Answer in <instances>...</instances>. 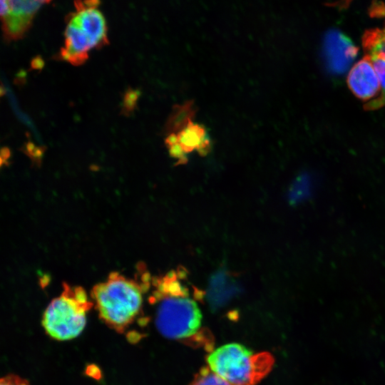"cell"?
<instances>
[{"label": "cell", "instance_id": "6da1fadb", "mask_svg": "<svg viewBox=\"0 0 385 385\" xmlns=\"http://www.w3.org/2000/svg\"><path fill=\"white\" fill-rule=\"evenodd\" d=\"M149 302L155 307V323L166 338L210 349L212 339L202 326V314L191 293L184 270L151 277Z\"/></svg>", "mask_w": 385, "mask_h": 385}, {"label": "cell", "instance_id": "7a4b0ae2", "mask_svg": "<svg viewBox=\"0 0 385 385\" xmlns=\"http://www.w3.org/2000/svg\"><path fill=\"white\" fill-rule=\"evenodd\" d=\"M140 267V277L130 278L113 272L92 289L91 297L100 319L118 332H124L143 312L144 295L151 277Z\"/></svg>", "mask_w": 385, "mask_h": 385}, {"label": "cell", "instance_id": "3957f363", "mask_svg": "<svg viewBox=\"0 0 385 385\" xmlns=\"http://www.w3.org/2000/svg\"><path fill=\"white\" fill-rule=\"evenodd\" d=\"M207 366L232 385H256L274 364L269 352L255 353L238 343L224 344L212 351Z\"/></svg>", "mask_w": 385, "mask_h": 385}, {"label": "cell", "instance_id": "277c9868", "mask_svg": "<svg viewBox=\"0 0 385 385\" xmlns=\"http://www.w3.org/2000/svg\"><path fill=\"white\" fill-rule=\"evenodd\" d=\"M84 288L63 283L61 294L46 308L42 326L46 333L58 341L75 339L86 327L88 312L93 306Z\"/></svg>", "mask_w": 385, "mask_h": 385}, {"label": "cell", "instance_id": "5b68a950", "mask_svg": "<svg viewBox=\"0 0 385 385\" xmlns=\"http://www.w3.org/2000/svg\"><path fill=\"white\" fill-rule=\"evenodd\" d=\"M99 6V0H76L75 11L68 16L86 34L93 48L108 43L106 21Z\"/></svg>", "mask_w": 385, "mask_h": 385}, {"label": "cell", "instance_id": "8992f818", "mask_svg": "<svg viewBox=\"0 0 385 385\" xmlns=\"http://www.w3.org/2000/svg\"><path fill=\"white\" fill-rule=\"evenodd\" d=\"M51 0H8L9 11L2 19L4 38L7 42L25 36L40 7Z\"/></svg>", "mask_w": 385, "mask_h": 385}, {"label": "cell", "instance_id": "52a82bcc", "mask_svg": "<svg viewBox=\"0 0 385 385\" xmlns=\"http://www.w3.org/2000/svg\"><path fill=\"white\" fill-rule=\"evenodd\" d=\"M324 49L328 66L336 73L346 71L358 53V48L351 40L336 29L326 34Z\"/></svg>", "mask_w": 385, "mask_h": 385}, {"label": "cell", "instance_id": "ba28073f", "mask_svg": "<svg viewBox=\"0 0 385 385\" xmlns=\"http://www.w3.org/2000/svg\"><path fill=\"white\" fill-rule=\"evenodd\" d=\"M347 84L352 93L366 103L377 97L380 83L369 55L352 66L347 76Z\"/></svg>", "mask_w": 385, "mask_h": 385}, {"label": "cell", "instance_id": "9c48e42d", "mask_svg": "<svg viewBox=\"0 0 385 385\" xmlns=\"http://www.w3.org/2000/svg\"><path fill=\"white\" fill-rule=\"evenodd\" d=\"M64 45L59 52V58L73 66L83 65L93 49L91 44L83 31L68 19L66 27Z\"/></svg>", "mask_w": 385, "mask_h": 385}, {"label": "cell", "instance_id": "30bf717a", "mask_svg": "<svg viewBox=\"0 0 385 385\" xmlns=\"http://www.w3.org/2000/svg\"><path fill=\"white\" fill-rule=\"evenodd\" d=\"M177 135L178 142L186 153L194 150L201 155L208 153L210 147V139L201 125L190 122Z\"/></svg>", "mask_w": 385, "mask_h": 385}, {"label": "cell", "instance_id": "8fae6325", "mask_svg": "<svg viewBox=\"0 0 385 385\" xmlns=\"http://www.w3.org/2000/svg\"><path fill=\"white\" fill-rule=\"evenodd\" d=\"M195 108L192 101H187L180 105L173 106L165 126L166 135L178 134L185 128L195 115Z\"/></svg>", "mask_w": 385, "mask_h": 385}, {"label": "cell", "instance_id": "7c38bea8", "mask_svg": "<svg viewBox=\"0 0 385 385\" xmlns=\"http://www.w3.org/2000/svg\"><path fill=\"white\" fill-rule=\"evenodd\" d=\"M369 56L379 78L380 92L376 98L364 103V108L366 110H376L385 106V55L373 53Z\"/></svg>", "mask_w": 385, "mask_h": 385}, {"label": "cell", "instance_id": "4fadbf2b", "mask_svg": "<svg viewBox=\"0 0 385 385\" xmlns=\"http://www.w3.org/2000/svg\"><path fill=\"white\" fill-rule=\"evenodd\" d=\"M362 43L367 55L373 53L385 55V27L374 29L365 32Z\"/></svg>", "mask_w": 385, "mask_h": 385}, {"label": "cell", "instance_id": "5bb4252c", "mask_svg": "<svg viewBox=\"0 0 385 385\" xmlns=\"http://www.w3.org/2000/svg\"><path fill=\"white\" fill-rule=\"evenodd\" d=\"M190 385H232L214 373L210 369L202 368Z\"/></svg>", "mask_w": 385, "mask_h": 385}, {"label": "cell", "instance_id": "9a60e30c", "mask_svg": "<svg viewBox=\"0 0 385 385\" xmlns=\"http://www.w3.org/2000/svg\"><path fill=\"white\" fill-rule=\"evenodd\" d=\"M166 145L169 154L177 160L178 164H183L187 162V153L184 151L179 142Z\"/></svg>", "mask_w": 385, "mask_h": 385}, {"label": "cell", "instance_id": "2e32d148", "mask_svg": "<svg viewBox=\"0 0 385 385\" xmlns=\"http://www.w3.org/2000/svg\"><path fill=\"white\" fill-rule=\"evenodd\" d=\"M24 151L35 163L41 162L43 155V148L35 145L32 142H28L24 145Z\"/></svg>", "mask_w": 385, "mask_h": 385}, {"label": "cell", "instance_id": "e0dca14e", "mask_svg": "<svg viewBox=\"0 0 385 385\" xmlns=\"http://www.w3.org/2000/svg\"><path fill=\"white\" fill-rule=\"evenodd\" d=\"M0 385H30V383L19 375L9 374L0 377Z\"/></svg>", "mask_w": 385, "mask_h": 385}, {"label": "cell", "instance_id": "ac0fdd59", "mask_svg": "<svg viewBox=\"0 0 385 385\" xmlns=\"http://www.w3.org/2000/svg\"><path fill=\"white\" fill-rule=\"evenodd\" d=\"M11 153L8 147H2L0 148V156L3 158L5 163L8 165V160L11 158Z\"/></svg>", "mask_w": 385, "mask_h": 385}, {"label": "cell", "instance_id": "d6986e66", "mask_svg": "<svg viewBox=\"0 0 385 385\" xmlns=\"http://www.w3.org/2000/svg\"><path fill=\"white\" fill-rule=\"evenodd\" d=\"M43 61L39 56H36L31 60V67L32 69H40L43 67Z\"/></svg>", "mask_w": 385, "mask_h": 385}, {"label": "cell", "instance_id": "ffe728a7", "mask_svg": "<svg viewBox=\"0 0 385 385\" xmlns=\"http://www.w3.org/2000/svg\"><path fill=\"white\" fill-rule=\"evenodd\" d=\"M9 11L8 0H0V16L4 17Z\"/></svg>", "mask_w": 385, "mask_h": 385}, {"label": "cell", "instance_id": "44dd1931", "mask_svg": "<svg viewBox=\"0 0 385 385\" xmlns=\"http://www.w3.org/2000/svg\"><path fill=\"white\" fill-rule=\"evenodd\" d=\"M5 88L2 86H0V100L5 95Z\"/></svg>", "mask_w": 385, "mask_h": 385}, {"label": "cell", "instance_id": "7402d4cb", "mask_svg": "<svg viewBox=\"0 0 385 385\" xmlns=\"http://www.w3.org/2000/svg\"><path fill=\"white\" fill-rule=\"evenodd\" d=\"M4 164H6L3 158L0 156V168L3 166Z\"/></svg>", "mask_w": 385, "mask_h": 385}]
</instances>
